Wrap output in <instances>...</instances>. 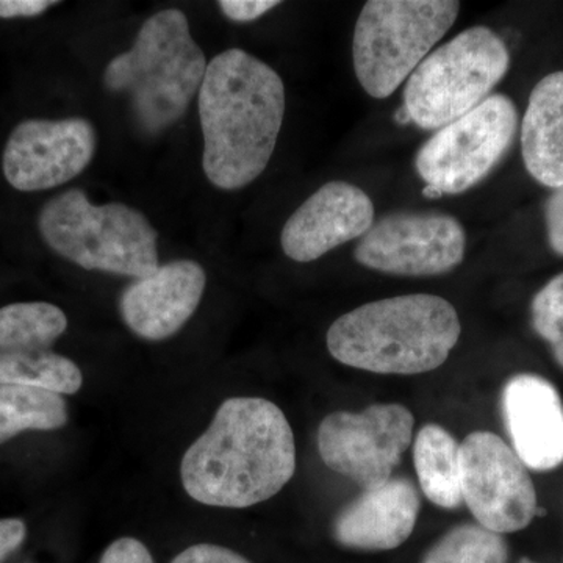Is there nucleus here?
Returning <instances> with one entry per match:
<instances>
[{
  "instance_id": "nucleus-21",
  "label": "nucleus",
  "mask_w": 563,
  "mask_h": 563,
  "mask_svg": "<svg viewBox=\"0 0 563 563\" xmlns=\"http://www.w3.org/2000/svg\"><path fill=\"white\" fill-rule=\"evenodd\" d=\"M68 329L60 307L18 302L0 309V350H51Z\"/></svg>"
},
{
  "instance_id": "nucleus-11",
  "label": "nucleus",
  "mask_w": 563,
  "mask_h": 563,
  "mask_svg": "<svg viewBox=\"0 0 563 563\" xmlns=\"http://www.w3.org/2000/svg\"><path fill=\"white\" fill-rule=\"evenodd\" d=\"M466 233L459 220L437 211H396L374 221L355 246V261L391 276L433 277L465 258Z\"/></svg>"
},
{
  "instance_id": "nucleus-24",
  "label": "nucleus",
  "mask_w": 563,
  "mask_h": 563,
  "mask_svg": "<svg viewBox=\"0 0 563 563\" xmlns=\"http://www.w3.org/2000/svg\"><path fill=\"white\" fill-rule=\"evenodd\" d=\"M172 563H252L242 554L218 547V544H195L181 551Z\"/></svg>"
},
{
  "instance_id": "nucleus-18",
  "label": "nucleus",
  "mask_w": 563,
  "mask_h": 563,
  "mask_svg": "<svg viewBox=\"0 0 563 563\" xmlns=\"http://www.w3.org/2000/svg\"><path fill=\"white\" fill-rule=\"evenodd\" d=\"M413 465L429 501L444 510L462 506L461 444L446 429L422 426L415 437Z\"/></svg>"
},
{
  "instance_id": "nucleus-26",
  "label": "nucleus",
  "mask_w": 563,
  "mask_h": 563,
  "mask_svg": "<svg viewBox=\"0 0 563 563\" xmlns=\"http://www.w3.org/2000/svg\"><path fill=\"white\" fill-rule=\"evenodd\" d=\"M101 563H155L154 559L141 543L140 540L132 539V537H122L117 542L110 544L103 551Z\"/></svg>"
},
{
  "instance_id": "nucleus-6",
  "label": "nucleus",
  "mask_w": 563,
  "mask_h": 563,
  "mask_svg": "<svg viewBox=\"0 0 563 563\" xmlns=\"http://www.w3.org/2000/svg\"><path fill=\"white\" fill-rule=\"evenodd\" d=\"M461 13L455 0H369L358 14L352 63L363 90L385 99L407 81Z\"/></svg>"
},
{
  "instance_id": "nucleus-7",
  "label": "nucleus",
  "mask_w": 563,
  "mask_h": 563,
  "mask_svg": "<svg viewBox=\"0 0 563 563\" xmlns=\"http://www.w3.org/2000/svg\"><path fill=\"white\" fill-rule=\"evenodd\" d=\"M510 54L492 29H466L432 51L404 88V107L422 131H440L481 106L506 76Z\"/></svg>"
},
{
  "instance_id": "nucleus-12",
  "label": "nucleus",
  "mask_w": 563,
  "mask_h": 563,
  "mask_svg": "<svg viewBox=\"0 0 563 563\" xmlns=\"http://www.w3.org/2000/svg\"><path fill=\"white\" fill-rule=\"evenodd\" d=\"M98 136L85 118L22 121L7 140L2 169L18 191H44L76 179L95 157Z\"/></svg>"
},
{
  "instance_id": "nucleus-3",
  "label": "nucleus",
  "mask_w": 563,
  "mask_h": 563,
  "mask_svg": "<svg viewBox=\"0 0 563 563\" xmlns=\"http://www.w3.org/2000/svg\"><path fill=\"white\" fill-rule=\"evenodd\" d=\"M453 303L437 295L395 296L357 307L325 335L336 362L376 374L412 376L440 368L461 339Z\"/></svg>"
},
{
  "instance_id": "nucleus-5",
  "label": "nucleus",
  "mask_w": 563,
  "mask_h": 563,
  "mask_svg": "<svg viewBox=\"0 0 563 563\" xmlns=\"http://www.w3.org/2000/svg\"><path fill=\"white\" fill-rule=\"evenodd\" d=\"M38 229L52 251L88 272L141 279L158 268V232L125 203L96 206L81 190L65 191L40 211Z\"/></svg>"
},
{
  "instance_id": "nucleus-29",
  "label": "nucleus",
  "mask_w": 563,
  "mask_h": 563,
  "mask_svg": "<svg viewBox=\"0 0 563 563\" xmlns=\"http://www.w3.org/2000/svg\"><path fill=\"white\" fill-rule=\"evenodd\" d=\"M57 3L49 0H0V18L2 20L35 18Z\"/></svg>"
},
{
  "instance_id": "nucleus-1",
  "label": "nucleus",
  "mask_w": 563,
  "mask_h": 563,
  "mask_svg": "<svg viewBox=\"0 0 563 563\" xmlns=\"http://www.w3.org/2000/svg\"><path fill=\"white\" fill-rule=\"evenodd\" d=\"M296 472L290 422L263 398H231L221 404L206 432L181 459L185 492L195 501L246 509L268 501Z\"/></svg>"
},
{
  "instance_id": "nucleus-27",
  "label": "nucleus",
  "mask_w": 563,
  "mask_h": 563,
  "mask_svg": "<svg viewBox=\"0 0 563 563\" xmlns=\"http://www.w3.org/2000/svg\"><path fill=\"white\" fill-rule=\"evenodd\" d=\"M276 0H221L218 7L228 20L233 22H252L279 5Z\"/></svg>"
},
{
  "instance_id": "nucleus-20",
  "label": "nucleus",
  "mask_w": 563,
  "mask_h": 563,
  "mask_svg": "<svg viewBox=\"0 0 563 563\" xmlns=\"http://www.w3.org/2000/svg\"><path fill=\"white\" fill-rule=\"evenodd\" d=\"M68 422V406L58 393L0 384V444L24 431H54Z\"/></svg>"
},
{
  "instance_id": "nucleus-16",
  "label": "nucleus",
  "mask_w": 563,
  "mask_h": 563,
  "mask_svg": "<svg viewBox=\"0 0 563 563\" xmlns=\"http://www.w3.org/2000/svg\"><path fill=\"white\" fill-rule=\"evenodd\" d=\"M420 509L417 485L391 477L343 507L333 520V539L350 550H396L412 536Z\"/></svg>"
},
{
  "instance_id": "nucleus-13",
  "label": "nucleus",
  "mask_w": 563,
  "mask_h": 563,
  "mask_svg": "<svg viewBox=\"0 0 563 563\" xmlns=\"http://www.w3.org/2000/svg\"><path fill=\"white\" fill-rule=\"evenodd\" d=\"M369 196L347 181L322 185L285 222L282 250L291 261H318L335 247L362 239L374 224Z\"/></svg>"
},
{
  "instance_id": "nucleus-10",
  "label": "nucleus",
  "mask_w": 563,
  "mask_h": 563,
  "mask_svg": "<svg viewBox=\"0 0 563 563\" xmlns=\"http://www.w3.org/2000/svg\"><path fill=\"white\" fill-rule=\"evenodd\" d=\"M462 498L477 525L496 533L523 531L539 512L529 470L501 437L470 433L461 444Z\"/></svg>"
},
{
  "instance_id": "nucleus-17",
  "label": "nucleus",
  "mask_w": 563,
  "mask_h": 563,
  "mask_svg": "<svg viewBox=\"0 0 563 563\" xmlns=\"http://www.w3.org/2000/svg\"><path fill=\"white\" fill-rule=\"evenodd\" d=\"M521 155L532 179L563 187V70L533 87L520 124Z\"/></svg>"
},
{
  "instance_id": "nucleus-25",
  "label": "nucleus",
  "mask_w": 563,
  "mask_h": 563,
  "mask_svg": "<svg viewBox=\"0 0 563 563\" xmlns=\"http://www.w3.org/2000/svg\"><path fill=\"white\" fill-rule=\"evenodd\" d=\"M544 224L551 250L563 257V187L554 188L547 199Z\"/></svg>"
},
{
  "instance_id": "nucleus-14",
  "label": "nucleus",
  "mask_w": 563,
  "mask_h": 563,
  "mask_svg": "<svg viewBox=\"0 0 563 563\" xmlns=\"http://www.w3.org/2000/svg\"><path fill=\"white\" fill-rule=\"evenodd\" d=\"M504 426L526 468L548 473L563 465V401L550 380L520 373L504 384Z\"/></svg>"
},
{
  "instance_id": "nucleus-31",
  "label": "nucleus",
  "mask_w": 563,
  "mask_h": 563,
  "mask_svg": "<svg viewBox=\"0 0 563 563\" xmlns=\"http://www.w3.org/2000/svg\"><path fill=\"white\" fill-rule=\"evenodd\" d=\"M520 563H537L531 561V559H521Z\"/></svg>"
},
{
  "instance_id": "nucleus-15",
  "label": "nucleus",
  "mask_w": 563,
  "mask_h": 563,
  "mask_svg": "<svg viewBox=\"0 0 563 563\" xmlns=\"http://www.w3.org/2000/svg\"><path fill=\"white\" fill-rule=\"evenodd\" d=\"M206 272L198 262L174 261L122 291V321L140 339L162 342L187 324L202 301Z\"/></svg>"
},
{
  "instance_id": "nucleus-2",
  "label": "nucleus",
  "mask_w": 563,
  "mask_h": 563,
  "mask_svg": "<svg viewBox=\"0 0 563 563\" xmlns=\"http://www.w3.org/2000/svg\"><path fill=\"white\" fill-rule=\"evenodd\" d=\"M285 117L279 74L243 49L221 52L199 88L202 166L221 190H240L272 161Z\"/></svg>"
},
{
  "instance_id": "nucleus-9",
  "label": "nucleus",
  "mask_w": 563,
  "mask_h": 563,
  "mask_svg": "<svg viewBox=\"0 0 563 563\" xmlns=\"http://www.w3.org/2000/svg\"><path fill=\"white\" fill-rule=\"evenodd\" d=\"M413 413L402 404L333 412L318 428V451L332 472L372 490L391 479L413 440Z\"/></svg>"
},
{
  "instance_id": "nucleus-4",
  "label": "nucleus",
  "mask_w": 563,
  "mask_h": 563,
  "mask_svg": "<svg viewBox=\"0 0 563 563\" xmlns=\"http://www.w3.org/2000/svg\"><path fill=\"white\" fill-rule=\"evenodd\" d=\"M207 58L184 11H158L141 25L133 46L107 66L103 84L128 92L144 132L158 133L184 117L201 88Z\"/></svg>"
},
{
  "instance_id": "nucleus-28",
  "label": "nucleus",
  "mask_w": 563,
  "mask_h": 563,
  "mask_svg": "<svg viewBox=\"0 0 563 563\" xmlns=\"http://www.w3.org/2000/svg\"><path fill=\"white\" fill-rule=\"evenodd\" d=\"M27 528L20 518L0 520V563L24 543Z\"/></svg>"
},
{
  "instance_id": "nucleus-23",
  "label": "nucleus",
  "mask_w": 563,
  "mask_h": 563,
  "mask_svg": "<svg viewBox=\"0 0 563 563\" xmlns=\"http://www.w3.org/2000/svg\"><path fill=\"white\" fill-rule=\"evenodd\" d=\"M531 318L533 331L550 344L554 361L563 369V273L533 296Z\"/></svg>"
},
{
  "instance_id": "nucleus-19",
  "label": "nucleus",
  "mask_w": 563,
  "mask_h": 563,
  "mask_svg": "<svg viewBox=\"0 0 563 563\" xmlns=\"http://www.w3.org/2000/svg\"><path fill=\"white\" fill-rule=\"evenodd\" d=\"M0 384L74 395L84 376L76 363L51 350H0Z\"/></svg>"
},
{
  "instance_id": "nucleus-8",
  "label": "nucleus",
  "mask_w": 563,
  "mask_h": 563,
  "mask_svg": "<svg viewBox=\"0 0 563 563\" xmlns=\"http://www.w3.org/2000/svg\"><path fill=\"white\" fill-rule=\"evenodd\" d=\"M518 129L517 106L506 95H490L465 117L444 125L415 157V169L426 184L422 195L437 199L476 187L504 161Z\"/></svg>"
},
{
  "instance_id": "nucleus-30",
  "label": "nucleus",
  "mask_w": 563,
  "mask_h": 563,
  "mask_svg": "<svg viewBox=\"0 0 563 563\" xmlns=\"http://www.w3.org/2000/svg\"><path fill=\"white\" fill-rule=\"evenodd\" d=\"M395 121L401 125H407L410 124V122H412V120H410L409 111L406 110V107L402 106L399 107L398 110H396Z\"/></svg>"
},
{
  "instance_id": "nucleus-22",
  "label": "nucleus",
  "mask_w": 563,
  "mask_h": 563,
  "mask_svg": "<svg viewBox=\"0 0 563 563\" xmlns=\"http://www.w3.org/2000/svg\"><path fill=\"white\" fill-rule=\"evenodd\" d=\"M509 544L501 533L477 523L450 529L422 558L421 563H507Z\"/></svg>"
}]
</instances>
